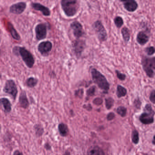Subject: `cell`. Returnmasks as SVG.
I'll list each match as a JSON object with an SVG mask.
<instances>
[{
    "label": "cell",
    "mask_w": 155,
    "mask_h": 155,
    "mask_svg": "<svg viewBox=\"0 0 155 155\" xmlns=\"http://www.w3.org/2000/svg\"><path fill=\"white\" fill-rule=\"evenodd\" d=\"M86 48V42L83 40L76 39L72 43L73 52L78 58L81 57L82 52Z\"/></svg>",
    "instance_id": "obj_9"
},
{
    "label": "cell",
    "mask_w": 155,
    "mask_h": 155,
    "mask_svg": "<svg viewBox=\"0 0 155 155\" xmlns=\"http://www.w3.org/2000/svg\"><path fill=\"white\" fill-rule=\"evenodd\" d=\"M115 117V115H114V113H109L108 114L107 117V118L108 120H112V119H114V118Z\"/></svg>",
    "instance_id": "obj_35"
},
{
    "label": "cell",
    "mask_w": 155,
    "mask_h": 155,
    "mask_svg": "<svg viewBox=\"0 0 155 155\" xmlns=\"http://www.w3.org/2000/svg\"><path fill=\"white\" fill-rule=\"evenodd\" d=\"M12 52L16 56H21L28 68H33L35 62L34 56L25 47L15 46L12 49Z\"/></svg>",
    "instance_id": "obj_1"
},
{
    "label": "cell",
    "mask_w": 155,
    "mask_h": 155,
    "mask_svg": "<svg viewBox=\"0 0 155 155\" xmlns=\"http://www.w3.org/2000/svg\"><path fill=\"white\" fill-rule=\"evenodd\" d=\"M121 2H123L125 9L129 12L135 11L138 7L137 2L134 0H127L125 1H121Z\"/></svg>",
    "instance_id": "obj_14"
},
{
    "label": "cell",
    "mask_w": 155,
    "mask_h": 155,
    "mask_svg": "<svg viewBox=\"0 0 155 155\" xmlns=\"http://www.w3.org/2000/svg\"><path fill=\"white\" fill-rule=\"evenodd\" d=\"M91 73L93 82L103 90L104 93H107L110 85L106 77L96 68H92L91 71Z\"/></svg>",
    "instance_id": "obj_2"
},
{
    "label": "cell",
    "mask_w": 155,
    "mask_h": 155,
    "mask_svg": "<svg viewBox=\"0 0 155 155\" xmlns=\"http://www.w3.org/2000/svg\"><path fill=\"white\" fill-rule=\"evenodd\" d=\"M117 112L121 117H125L127 113V109L123 107H120L117 109Z\"/></svg>",
    "instance_id": "obj_27"
},
{
    "label": "cell",
    "mask_w": 155,
    "mask_h": 155,
    "mask_svg": "<svg viewBox=\"0 0 155 155\" xmlns=\"http://www.w3.org/2000/svg\"><path fill=\"white\" fill-rule=\"evenodd\" d=\"M44 147L47 150H51V146L48 143H46L44 145Z\"/></svg>",
    "instance_id": "obj_37"
},
{
    "label": "cell",
    "mask_w": 155,
    "mask_h": 155,
    "mask_svg": "<svg viewBox=\"0 0 155 155\" xmlns=\"http://www.w3.org/2000/svg\"><path fill=\"white\" fill-rule=\"evenodd\" d=\"M3 91L6 94L11 96L13 100H16L18 94V89L16 82L13 80L9 79L6 81Z\"/></svg>",
    "instance_id": "obj_6"
},
{
    "label": "cell",
    "mask_w": 155,
    "mask_h": 155,
    "mask_svg": "<svg viewBox=\"0 0 155 155\" xmlns=\"http://www.w3.org/2000/svg\"><path fill=\"white\" fill-rule=\"evenodd\" d=\"M95 91H96V87L92 86L87 91V96L88 97L93 96L95 94Z\"/></svg>",
    "instance_id": "obj_30"
},
{
    "label": "cell",
    "mask_w": 155,
    "mask_h": 155,
    "mask_svg": "<svg viewBox=\"0 0 155 155\" xmlns=\"http://www.w3.org/2000/svg\"><path fill=\"white\" fill-rule=\"evenodd\" d=\"M153 143L155 144V136L154 137V139H153Z\"/></svg>",
    "instance_id": "obj_40"
},
{
    "label": "cell",
    "mask_w": 155,
    "mask_h": 155,
    "mask_svg": "<svg viewBox=\"0 0 155 155\" xmlns=\"http://www.w3.org/2000/svg\"><path fill=\"white\" fill-rule=\"evenodd\" d=\"M149 37L144 31H140L137 37V42L141 46L145 45L149 41Z\"/></svg>",
    "instance_id": "obj_16"
},
{
    "label": "cell",
    "mask_w": 155,
    "mask_h": 155,
    "mask_svg": "<svg viewBox=\"0 0 155 155\" xmlns=\"http://www.w3.org/2000/svg\"><path fill=\"white\" fill-rule=\"evenodd\" d=\"M150 100L152 103L155 104V90L152 91L150 96Z\"/></svg>",
    "instance_id": "obj_33"
},
{
    "label": "cell",
    "mask_w": 155,
    "mask_h": 155,
    "mask_svg": "<svg viewBox=\"0 0 155 155\" xmlns=\"http://www.w3.org/2000/svg\"><path fill=\"white\" fill-rule=\"evenodd\" d=\"M13 155H23V153L21 152V151H20V150H16L15 151H14V152H13Z\"/></svg>",
    "instance_id": "obj_38"
},
{
    "label": "cell",
    "mask_w": 155,
    "mask_h": 155,
    "mask_svg": "<svg viewBox=\"0 0 155 155\" xmlns=\"http://www.w3.org/2000/svg\"><path fill=\"white\" fill-rule=\"evenodd\" d=\"M34 129L37 137H41L44 133V128L40 124H36L34 126Z\"/></svg>",
    "instance_id": "obj_24"
},
{
    "label": "cell",
    "mask_w": 155,
    "mask_h": 155,
    "mask_svg": "<svg viewBox=\"0 0 155 155\" xmlns=\"http://www.w3.org/2000/svg\"><path fill=\"white\" fill-rule=\"evenodd\" d=\"M61 9L68 17H73L78 12L80 5L77 1L62 0L61 2Z\"/></svg>",
    "instance_id": "obj_3"
},
{
    "label": "cell",
    "mask_w": 155,
    "mask_h": 155,
    "mask_svg": "<svg viewBox=\"0 0 155 155\" xmlns=\"http://www.w3.org/2000/svg\"><path fill=\"white\" fill-rule=\"evenodd\" d=\"M141 65L143 70L149 78L155 77V57H143L141 59Z\"/></svg>",
    "instance_id": "obj_4"
},
{
    "label": "cell",
    "mask_w": 155,
    "mask_h": 155,
    "mask_svg": "<svg viewBox=\"0 0 155 155\" xmlns=\"http://www.w3.org/2000/svg\"><path fill=\"white\" fill-rule=\"evenodd\" d=\"M92 27L99 40L101 42L106 41L107 39V34L101 21H97L92 24Z\"/></svg>",
    "instance_id": "obj_5"
},
{
    "label": "cell",
    "mask_w": 155,
    "mask_h": 155,
    "mask_svg": "<svg viewBox=\"0 0 155 155\" xmlns=\"http://www.w3.org/2000/svg\"><path fill=\"white\" fill-rule=\"evenodd\" d=\"M58 129L60 134L62 137H66L68 135L69 131L68 128V126L65 123H61L59 124Z\"/></svg>",
    "instance_id": "obj_20"
},
{
    "label": "cell",
    "mask_w": 155,
    "mask_h": 155,
    "mask_svg": "<svg viewBox=\"0 0 155 155\" xmlns=\"http://www.w3.org/2000/svg\"><path fill=\"white\" fill-rule=\"evenodd\" d=\"M106 106L107 109H110L112 107L114 104V100L111 97L106 99Z\"/></svg>",
    "instance_id": "obj_26"
},
{
    "label": "cell",
    "mask_w": 155,
    "mask_h": 155,
    "mask_svg": "<svg viewBox=\"0 0 155 155\" xmlns=\"http://www.w3.org/2000/svg\"><path fill=\"white\" fill-rule=\"evenodd\" d=\"M48 26L46 23H40L35 28L36 39L38 41L45 39L47 38Z\"/></svg>",
    "instance_id": "obj_8"
},
{
    "label": "cell",
    "mask_w": 155,
    "mask_h": 155,
    "mask_svg": "<svg viewBox=\"0 0 155 155\" xmlns=\"http://www.w3.org/2000/svg\"><path fill=\"white\" fill-rule=\"evenodd\" d=\"M1 103L3 107L4 111L9 113L12 110V104L10 101L7 98L2 97L1 99Z\"/></svg>",
    "instance_id": "obj_18"
},
{
    "label": "cell",
    "mask_w": 155,
    "mask_h": 155,
    "mask_svg": "<svg viewBox=\"0 0 155 155\" xmlns=\"http://www.w3.org/2000/svg\"><path fill=\"white\" fill-rule=\"evenodd\" d=\"M134 105L137 108H140V105H141V102L139 99L135 100V101H134Z\"/></svg>",
    "instance_id": "obj_34"
},
{
    "label": "cell",
    "mask_w": 155,
    "mask_h": 155,
    "mask_svg": "<svg viewBox=\"0 0 155 155\" xmlns=\"http://www.w3.org/2000/svg\"><path fill=\"white\" fill-rule=\"evenodd\" d=\"M127 93V90L125 87L120 85H118L117 91V95L118 97L120 98L124 97L126 96Z\"/></svg>",
    "instance_id": "obj_23"
},
{
    "label": "cell",
    "mask_w": 155,
    "mask_h": 155,
    "mask_svg": "<svg viewBox=\"0 0 155 155\" xmlns=\"http://www.w3.org/2000/svg\"><path fill=\"white\" fill-rule=\"evenodd\" d=\"M63 155H71V153L70 151H65V153H64V154H63Z\"/></svg>",
    "instance_id": "obj_39"
},
{
    "label": "cell",
    "mask_w": 155,
    "mask_h": 155,
    "mask_svg": "<svg viewBox=\"0 0 155 155\" xmlns=\"http://www.w3.org/2000/svg\"><path fill=\"white\" fill-rule=\"evenodd\" d=\"M102 100L100 98H97L94 100V103L97 105H100L102 103Z\"/></svg>",
    "instance_id": "obj_36"
},
{
    "label": "cell",
    "mask_w": 155,
    "mask_h": 155,
    "mask_svg": "<svg viewBox=\"0 0 155 155\" xmlns=\"http://www.w3.org/2000/svg\"><path fill=\"white\" fill-rule=\"evenodd\" d=\"M83 92H83V90L82 89L78 90L75 92V96L77 97L81 98L83 97Z\"/></svg>",
    "instance_id": "obj_32"
},
{
    "label": "cell",
    "mask_w": 155,
    "mask_h": 155,
    "mask_svg": "<svg viewBox=\"0 0 155 155\" xmlns=\"http://www.w3.org/2000/svg\"><path fill=\"white\" fill-rule=\"evenodd\" d=\"M31 6L35 10L41 12L43 16L49 17L51 14L50 10L48 8L38 2H31Z\"/></svg>",
    "instance_id": "obj_13"
},
{
    "label": "cell",
    "mask_w": 155,
    "mask_h": 155,
    "mask_svg": "<svg viewBox=\"0 0 155 155\" xmlns=\"http://www.w3.org/2000/svg\"><path fill=\"white\" fill-rule=\"evenodd\" d=\"M52 47L53 45L52 43L49 41H42L39 44L38 49L42 56L47 57L51 51Z\"/></svg>",
    "instance_id": "obj_11"
},
{
    "label": "cell",
    "mask_w": 155,
    "mask_h": 155,
    "mask_svg": "<svg viewBox=\"0 0 155 155\" xmlns=\"http://www.w3.org/2000/svg\"><path fill=\"white\" fill-rule=\"evenodd\" d=\"M121 34L124 41L127 43L130 39V33L127 27H124L121 30Z\"/></svg>",
    "instance_id": "obj_22"
},
{
    "label": "cell",
    "mask_w": 155,
    "mask_h": 155,
    "mask_svg": "<svg viewBox=\"0 0 155 155\" xmlns=\"http://www.w3.org/2000/svg\"><path fill=\"white\" fill-rule=\"evenodd\" d=\"M116 73L117 74V77L121 81H124L126 79V76L123 73H120L119 71L116 70Z\"/></svg>",
    "instance_id": "obj_31"
},
{
    "label": "cell",
    "mask_w": 155,
    "mask_h": 155,
    "mask_svg": "<svg viewBox=\"0 0 155 155\" xmlns=\"http://www.w3.org/2000/svg\"><path fill=\"white\" fill-rule=\"evenodd\" d=\"M145 112L140 116V120L142 123L144 124H149L152 123L154 121L153 116L154 112L152 110L151 106L150 104H147L145 108Z\"/></svg>",
    "instance_id": "obj_7"
},
{
    "label": "cell",
    "mask_w": 155,
    "mask_h": 155,
    "mask_svg": "<svg viewBox=\"0 0 155 155\" xmlns=\"http://www.w3.org/2000/svg\"><path fill=\"white\" fill-rule=\"evenodd\" d=\"M27 7V4L26 2H18L10 6L9 12L12 14L20 15L25 11Z\"/></svg>",
    "instance_id": "obj_12"
},
{
    "label": "cell",
    "mask_w": 155,
    "mask_h": 155,
    "mask_svg": "<svg viewBox=\"0 0 155 155\" xmlns=\"http://www.w3.org/2000/svg\"><path fill=\"white\" fill-rule=\"evenodd\" d=\"M70 28L73 31V35L77 39H79L86 34L83 29V26L78 21H75L72 22L70 24Z\"/></svg>",
    "instance_id": "obj_10"
},
{
    "label": "cell",
    "mask_w": 155,
    "mask_h": 155,
    "mask_svg": "<svg viewBox=\"0 0 155 155\" xmlns=\"http://www.w3.org/2000/svg\"><path fill=\"white\" fill-rule=\"evenodd\" d=\"M19 102L21 107L24 109H27L28 107L29 102L25 91H21L19 98Z\"/></svg>",
    "instance_id": "obj_15"
},
{
    "label": "cell",
    "mask_w": 155,
    "mask_h": 155,
    "mask_svg": "<svg viewBox=\"0 0 155 155\" xmlns=\"http://www.w3.org/2000/svg\"><path fill=\"white\" fill-rule=\"evenodd\" d=\"M38 82V78L34 77H30L27 79L25 84L28 87L32 88L35 87L37 86Z\"/></svg>",
    "instance_id": "obj_21"
},
{
    "label": "cell",
    "mask_w": 155,
    "mask_h": 155,
    "mask_svg": "<svg viewBox=\"0 0 155 155\" xmlns=\"http://www.w3.org/2000/svg\"><path fill=\"white\" fill-rule=\"evenodd\" d=\"M8 28L12 38L16 40L19 41L21 39L20 36L17 32V30L13 27V25L10 22L8 23Z\"/></svg>",
    "instance_id": "obj_19"
},
{
    "label": "cell",
    "mask_w": 155,
    "mask_h": 155,
    "mask_svg": "<svg viewBox=\"0 0 155 155\" xmlns=\"http://www.w3.org/2000/svg\"><path fill=\"white\" fill-rule=\"evenodd\" d=\"M132 141L135 144L138 143L139 141V134L137 130H134L132 133Z\"/></svg>",
    "instance_id": "obj_29"
},
{
    "label": "cell",
    "mask_w": 155,
    "mask_h": 155,
    "mask_svg": "<svg viewBox=\"0 0 155 155\" xmlns=\"http://www.w3.org/2000/svg\"><path fill=\"white\" fill-rule=\"evenodd\" d=\"M114 23L115 25L117 26V28H121L122 25H123L124 21H123V19L120 17H117L114 19Z\"/></svg>",
    "instance_id": "obj_25"
},
{
    "label": "cell",
    "mask_w": 155,
    "mask_h": 155,
    "mask_svg": "<svg viewBox=\"0 0 155 155\" xmlns=\"http://www.w3.org/2000/svg\"><path fill=\"white\" fill-rule=\"evenodd\" d=\"M146 53L149 56L153 55L155 53V48L153 47H149L145 49Z\"/></svg>",
    "instance_id": "obj_28"
},
{
    "label": "cell",
    "mask_w": 155,
    "mask_h": 155,
    "mask_svg": "<svg viewBox=\"0 0 155 155\" xmlns=\"http://www.w3.org/2000/svg\"><path fill=\"white\" fill-rule=\"evenodd\" d=\"M87 155H105L103 150L98 146H92L87 151Z\"/></svg>",
    "instance_id": "obj_17"
}]
</instances>
